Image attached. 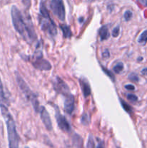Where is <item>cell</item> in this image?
Returning a JSON list of instances; mask_svg holds the SVG:
<instances>
[{"label":"cell","instance_id":"obj_29","mask_svg":"<svg viewBox=\"0 0 147 148\" xmlns=\"http://www.w3.org/2000/svg\"><path fill=\"white\" fill-rule=\"evenodd\" d=\"M141 74L144 75H146V76H147V68H144V69L141 71Z\"/></svg>","mask_w":147,"mask_h":148},{"label":"cell","instance_id":"obj_12","mask_svg":"<svg viewBox=\"0 0 147 148\" xmlns=\"http://www.w3.org/2000/svg\"><path fill=\"white\" fill-rule=\"evenodd\" d=\"M99 35L101 40H105L109 38L110 33L108 26L104 25L102 27H101L99 30Z\"/></svg>","mask_w":147,"mask_h":148},{"label":"cell","instance_id":"obj_19","mask_svg":"<svg viewBox=\"0 0 147 148\" xmlns=\"http://www.w3.org/2000/svg\"><path fill=\"white\" fill-rule=\"evenodd\" d=\"M127 98L132 103H135L136 101H138V98H137L136 95H133V94H128Z\"/></svg>","mask_w":147,"mask_h":148},{"label":"cell","instance_id":"obj_18","mask_svg":"<svg viewBox=\"0 0 147 148\" xmlns=\"http://www.w3.org/2000/svg\"><path fill=\"white\" fill-rule=\"evenodd\" d=\"M128 79H130V80L133 81V82H138V80H139V78H138V77L137 76L136 74L135 73H131L129 75H128Z\"/></svg>","mask_w":147,"mask_h":148},{"label":"cell","instance_id":"obj_10","mask_svg":"<svg viewBox=\"0 0 147 148\" xmlns=\"http://www.w3.org/2000/svg\"><path fill=\"white\" fill-rule=\"evenodd\" d=\"M64 110L70 115L72 114L74 110V97L71 94L66 97V100L64 101Z\"/></svg>","mask_w":147,"mask_h":148},{"label":"cell","instance_id":"obj_28","mask_svg":"<svg viewBox=\"0 0 147 148\" xmlns=\"http://www.w3.org/2000/svg\"><path fill=\"white\" fill-rule=\"evenodd\" d=\"M137 1H138L140 4H142L144 7H147V0H137Z\"/></svg>","mask_w":147,"mask_h":148},{"label":"cell","instance_id":"obj_31","mask_svg":"<svg viewBox=\"0 0 147 148\" xmlns=\"http://www.w3.org/2000/svg\"><path fill=\"white\" fill-rule=\"evenodd\" d=\"M142 59H143V58H140V59H138V61H141V60H142Z\"/></svg>","mask_w":147,"mask_h":148},{"label":"cell","instance_id":"obj_6","mask_svg":"<svg viewBox=\"0 0 147 148\" xmlns=\"http://www.w3.org/2000/svg\"><path fill=\"white\" fill-rule=\"evenodd\" d=\"M33 58V60L31 61V62L36 69L45 71H49L51 69V64L47 60L43 59L40 51L37 55H34Z\"/></svg>","mask_w":147,"mask_h":148},{"label":"cell","instance_id":"obj_14","mask_svg":"<svg viewBox=\"0 0 147 148\" xmlns=\"http://www.w3.org/2000/svg\"><path fill=\"white\" fill-rule=\"evenodd\" d=\"M60 28L61 30L63 32V37L66 38H70L71 36V31L70 27L67 25H60Z\"/></svg>","mask_w":147,"mask_h":148},{"label":"cell","instance_id":"obj_30","mask_svg":"<svg viewBox=\"0 0 147 148\" xmlns=\"http://www.w3.org/2000/svg\"><path fill=\"white\" fill-rule=\"evenodd\" d=\"M96 148H104V147H103V145H102L100 143V144L98 145L97 147Z\"/></svg>","mask_w":147,"mask_h":148},{"label":"cell","instance_id":"obj_5","mask_svg":"<svg viewBox=\"0 0 147 148\" xmlns=\"http://www.w3.org/2000/svg\"><path fill=\"white\" fill-rule=\"evenodd\" d=\"M50 9L53 14L61 21H64L66 17L64 4L63 0H51L50 4Z\"/></svg>","mask_w":147,"mask_h":148},{"label":"cell","instance_id":"obj_3","mask_svg":"<svg viewBox=\"0 0 147 148\" xmlns=\"http://www.w3.org/2000/svg\"><path fill=\"white\" fill-rule=\"evenodd\" d=\"M40 25L41 30L50 37L54 38L57 35V27L50 17L47 8L41 1L40 5Z\"/></svg>","mask_w":147,"mask_h":148},{"label":"cell","instance_id":"obj_24","mask_svg":"<svg viewBox=\"0 0 147 148\" xmlns=\"http://www.w3.org/2000/svg\"><path fill=\"white\" fill-rule=\"evenodd\" d=\"M120 34V27L119 26H117L116 27L114 28V30H112V36L113 37H118Z\"/></svg>","mask_w":147,"mask_h":148},{"label":"cell","instance_id":"obj_25","mask_svg":"<svg viewBox=\"0 0 147 148\" xmlns=\"http://www.w3.org/2000/svg\"><path fill=\"white\" fill-rule=\"evenodd\" d=\"M22 2L27 9H28L31 5V0H22Z\"/></svg>","mask_w":147,"mask_h":148},{"label":"cell","instance_id":"obj_22","mask_svg":"<svg viewBox=\"0 0 147 148\" xmlns=\"http://www.w3.org/2000/svg\"><path fill=\"white\" fill-rule=\"evenodd\" d=\"M102 70H103L104 72H105V73L107 74V75H108V76H109L110 77V79H112V81L115 80V77H114L113 74H112V72H110V71L108 70V69H106L105 67H103V66H102Z\"/></svg>","mask_w":147,"mask_h":148},{"label":"cell","instance_id":"obj_8","mask_svg":"<svg viewBox=\"0 0 147 148\" xmlns=\"http://www.w3.org/2000/svg\"><path fill=\"white\" fill-rule=\"evenodd\" d=\"M56 119L59 128H60L62 131L65 132H70V124L68 122L66 117L61 114V113L59 112L58 108L56 109Z\"/></svg>","mask_w":147,"mask_h":148},{"label":"cell","instance_id":"obj_26","mask_svg":"<svg viewBox=\"0 0 147 148\" xmlns=\"http://www.w3.org/2000/svg\"><path fill=\"white\" fill-rule=\"evenodd\" d=\"M125 88L128 90H135V87L133 85H125Z\"/></svg>","mask_w":147,"mask_h":148},{"label":"cell","instance_id":"obj_2","mask_svg":"<svg viewBox=\"0 0 147 148\" xmlns=\"http://www.w3.org/2000/svg\"><path fill=\"white\" fill-rule=\"evenodd\" d=\"M1 111L7 125V135H8L9 148H19L20 137L16 130L15 122L11 114L9 112L7 106H1Z\"/></svg>","mask_w":147,"mask_h":148},{"label":"cell","instance_id":"obj_21","mask_svg":"<svg viewBox=\"0 0 147 148\" xmlns=\"http://www.w3.org/2000/svg\"><path fill=\"white\" fill-rule=\"evenodd\" d=\"M132 12H131L130 10H127L125 12V14H124V18H125V20H126V21H129L131 19V17H132Z\"/></svg>","mask_w":147,"mask_h":148},{"label":"cell","instance_id":"obj_16","mask_svg":"<svg viewBox=\"0 0 147 148\" xmlns=\"http://www.w3.org/2000/svg\"><path fill=\"white\" fill-rule=\"evenodd\" d=\"M120 102H121V105H122V108H124V110H125L127 113H128V114H131V113H133V108L131 106L128 105L127 103H125V101L122 99H120Z\"/></svg>","mask_w":147,"mask_h":148},{"label":"cell","instance_id":"obj_17","mask_svg":"<svg viewBox=\"0 0 147 148\" xmlns=\"http://www.w3.org/2000/svg\"><path fill=\"white\" fill-rule=\"evenodd\" d=\"M123 64H122V62H119V63L116 64L113 66V70L116 74H119L123 70Z\"/></svg>","mask_w":147,"mask_h":148},{"label":"cell","instance_id":"obj_13","mask_svg":"<svg viewBox=\"0 0 147 148\" xmlns=\"http://www.w3.org/2000/svg\"><path fill=\"white\" fill-rule=\"evenodd\" d=\"M7 105H8V102H7V100L4 95L2 82H1V78H0V107L7 106Z\"/></svg>","mask_w":147,"mask_h":148},{"label":"cell","instance_id":"obj_15","mask_svg":"<svg viewBox=\"0 0 147 148\" xmlns=\"http://www.w3.org/2000/svg\"><path fill=\"white\" fill-rule=\"evenodd\" d=\"M147 42V30H144L138 38V43L141 45H145Z\"/></svg>","mask_w":147,"mask_h":148},{"label":"cell","instance_id":"obj_9","mask_svg":"<svg viewBox=\"0 0 147 148\" xmlns=\"http://www.w3.org/2000/svg\"><path fill=\"white\" fill-rule=\"evenodd\" d=\"M38 113H40V118H41L42 121H43V124L45 125L46 128L47 129L48 131L52 130L53 127H52L51 119H50V116H49V114L47 111V110H46L43 106H40Z\"/></svg>","mask_w":147,"mask_h":148},{"label":"cell","instance_id":"obj_11","mask_svg":"<svg viewBox=\"0 0 147 148\" xmlns=\"http://www.w3.org/2000/svg\"><path fill=\"white\" fill-rule=\"evenodd\" d=\"M79 81V84L81 85V88H82V92H83L84 96V98H87L91 94V88L89 82L86 80V79L84 77L80 78Z\"/></svg>","mask_w":147,"mask_h":148},{"label":"cell","instance_id":"obj_20","mask_svg":"<svg viewBox=\"0 0 147 148\" xmlns=\"http://www.w3.org/2000/svg\"><path fill=\"white\" fill-rule=\"evenodd\" d=\"M95 146V142H94L93 138H92V136H89V140H88L87 145H86V148H94Z\"/></svg>","mask_w":147,"mask_h":148},{"label":"cell","instance_id":"obj_1","mask_svg":"<svg viewBox=\"0 0 147 148\" xmlns=\"http://www.w3.org/2000/svg\"><path fill=\"white\" fill-rule=\"evenodd\" d=\"M11 16L14 29L24 40L28 43H32L36 40L37 36L30 18L24 19L16 6L12 7Z\"/></svg>","mask_w":147,"mask_h":148},{"label":"cell","instance_id":"obj_27","mask_svg":"<svg viewBox=\"0 0 147 148\" xmlns=\"http://www.w3.org/2000/svg\"><path fill=\"white\" fill-rule=\"evenodd\" d=\"M102 56H103L104 58H108L110 56V52L108 50V49H105V51H103V53H102Z\"/></svg>","mask_w":147,"mask_h":148},{"label":"cell","instance_id":"obj_32","mask_svg":"<svg viewBox=\"0 0 147 148\" xmlns=\"http://www.w3.org/2000/svg\"><path fill=\"white\" fill-rule=\"evenodd\" d=\"M24 148H29V147H25Z\"/></svg>","mask_w":147,"mask_h":148},{"label":"cell","instance_id":"obj_7","mask_svg":"<svg viewBox=\"0 0 147 148\" xmlns=\"http://www.w3.org/2000/svg\"><path fill=\"white\" fill-rule=\"evenodd\" d=\"M54 89L59 93L62 94L63 95L65 96H68V95H70V90H69V86L66 85V82L61 79V78H59V77H57L55 80L54 82Z\"/></svg>","mask_w":147,"mask_h":148},{"label":"cell","instance_id":"obj_23","mask_svg":"<svg viewBox=\"0 0 147 148\" xmlns=\"http://www.w3.org/2000/svg\"><path fill=\"white\" fill-rule=\"evenodd\" d=\"M82 124H84V125H87L89 122V119L88 117V116L86 114H84L82 118Z\"/></svg>","mask_w":147,"mask_h":148},{"label":"cell","instance_id":"obj_4","mask_svg":"<svg viewBox=\"0 0 147 148\" xmlns=\"http://www.w3.org/2000/svg\"><path fill=\"white\" fill-rule=\"evenodd\" d=\"M15 77L16 80H17V84H18L19 87H20V90L22 91V92L24 93V95H25L26 98L28 99V101H30V102L32 103L35 111L36 112H38L39 110H40V106H39V102L38 101H37L36 95L30 89L28 85L26 84V82H24V80L22 79V77L20 76V74L16 72Z\"/></svg>","mask_w":147,"mask_h":148}]
</instances>
